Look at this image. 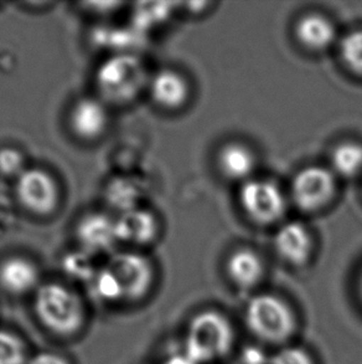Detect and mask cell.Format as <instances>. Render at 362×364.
Wrapping results in <instances>:
<instances>
[{"label":"cell","mask_w":362,"mask_h":364,"mask_svg":"<svg viewBox=\"0 0 362 364\" xmlns=\"http://www.w3.org/2000/svg\"><path fill=\"white\" fill-rule=\"evenodd\" d=\"M122 287L123 301L137 302L152 290L154 267L147 256L137 252H121L113 256L107 266Z\"/></svg>","instance_id":"obj_5"},{"label":"cell","mask_w":362,"mask_h":364,"mask_svg":"<svg viewBox=\"0 0 362 364\" xmlns=\"http://www.w3.org/2000/svg\"><path fill=\"white\" fill-rule=\"evenodd\" d=\"M94 290L102 300L107 302L123 301L122 287L119 285L116 276L113 275L107 267L103 269L94 276Z\"/></svg>","instance_id":"obj_21"},{"label":"cell","mask_w":362,"mask_h":364,"mask_svg":"<svg viewBox=\"0 0 362 364\" xmlns=\"http://www.w3.org/2000/svg\"><path fill=\"white\" fill-rule=\"evenodd\" d=\"M341 58L349 69L362 75V29L351 31L341 41Z\"/></svg>","instance_id":"obj_20"},{"label":"cell","mask_w":362,"mask_h":364,"mask_svg":"<svg viewBox=\"0 0 362 364\" xmlns=\"http://www.w3.org/2000/svg\"><path fill=\"white\" fill-rule=\"evenodd\" d=\"M34 310L46 330L62 337L77 333L84 323V307L79 296L57 282L40 286Z\"/></svg>","instance_id":"obj_2"},{"label":"cell","mask_w":362,"mask_h":364,"mask_svg":"<svg viewBox=\"0 0 362 364\" xmlns=\"http://www.w3.org/2000/svg\"><path fill=\"white\" fill-rule=\"evenodd\" d=\"M157 220L152 213L143 209H132L116 222L118 240L147 244L152 242L157 234Z\"/></svg>","instance_id":"obj_14"},{"label":"cell","mask_w":362,"mask_h":364,"mask_svg":"<svg viewBox=\"0 0 362 364\" xmlns=\"http://www.w3.org/2000/svg\"><path fill=\"white\" fill-rule=\"evenodd\" d=\"M96 79L103 99L114 104H124L139 94L146 81V70L136 56L117 55L99 66Z\"/></svg>","instance_id":"obj_4"},{"label":"cell","mask_w":362,"mask_h":364,"mask_svg":"<svg viewBox=\"0 0 362 364\" xmlns=\"http://www.w3.org/2000/svg\"><path fill=\"white\" fill-rule=\"evenodd\" d=\"M219 164L226 177L245 181L255 171L256 158L250 148L240 143H231L222 148L219 154Z\"/></svg>","instance_id":"obj_17"},{"label":"cell","mask_w":362,"mask_h":364,"mask_svg":"<svg viewBox=\"0 0 362 364\" xmlns=\"http://www.w3.org/2000/svg\"><path fill=\"white\" fill-rule=\"evenodd\" d=\"M28 364H70V362L62 355L50 353V352H43V353L34 355Z\"/></svg>","instance_id":"obj_26"},{"label":"cell","mask_w":362,"mask_h":364,"mask_svg":"<svg viewBox=\"0 0 362 364\" xmlns=\"http://www.w3.org/2000/svg\"><path fill=\"white\" fill-rule=\"evenodd\" d=\"M360 294H361V297H362V275H361V280H360Z\"/></svg>","instance_id":"obj_28"},{"label":"cell","mask_w":362,"mask_h":364,"mask_svg":"<svg viewBox=\"0 0 362 364\" xmlns=\"http://www.w3.org/2000/svg\"><path fill=\"white\" fill-rule=\"evenodd\" d=\"M153 99L165 109H177L181 105L185 104L189 86L186 80L172 70L159 71L150 86Z\"/></svg>","instance_id":"obj_15"},{"label":"cell","mask_w":362,"mask_h":364,"mask_svg":"<svg viewBox=\"0 0 362 364\" xmlns=\"http://www.w3.org/2000/svg\"><path fill=\"white\" fill-rule=\"evenodd\" d=\"M270 357L258 346H247L240 353V364H270Z\"/></svg>","instance_id":"obj_25"},{"label":"cell","mask_w":362,"mask_h":364,"mask_svg":"<svg viewBox=\"0 0 362 364\" xmlns=\"http://www.w3.org/2000/svg\"><path fill=\"white\" fill-rule=\"evenodd\" d=\"M65 269L69 271L71 275L81 277V279L93 276L92 267L84 255H72L71 257H66Z\"/></svg>","instance_id":"obj_24"},{"label":"cell","mask_w":362,"mask_h":364,"mask_svg":"<svg viewBox=\"0 0 362 364\" xmlns=\"http://www.w3.org/2000/svg\"><path fill=\"white\" fill-rule=\"evenodd\" d=\"M335 194V179L323 167L304 168L294 178L292 196L302 210L314 212L325 207Z\"/></svg>","instance_id":"obj_8"},{"label":"cell","mask_w":362,"mask_h":364,"mask_svg":"<svg viewBox=\"0 0 362 364\" xmlns=\"http://www.w3.org/2000/svg\"><path fill=\"white\" fill-rule=\"evenodd\" d=\"M241 204L255 222L272 224L283 217L287 202L280 188L270 181H247L240 193Z\"/></svg>","instance_id":"obj_6"},{"label":"cell","mask_w":362,"mask_h":364,"mask_svg":"<svg viewBox=\"0 0 362 364\" xmlns=\"http://www.w3.org/2000/svg\"><path fill=\"white\" fill-rule=\"evenodd\" d=\"M165 364H196L195 362H192V360L187 357L186 355H175V357H172L170 360H168Z\"/></svg>","instance_id":"obj_27"},{"label":"cell","mask_w":362,"mask_h":364,"mask_svg":"<svg viewBox=\"0 0 362 364\" xmlns=\"http://www.w3.org/2000/svg\"><path fill=\"white\" fill-rule=\"evenodd\" d=\"M235 340L229 317L216 310L201 311L186 327L184 355L196 364L215 363L230 355Z\"/></svg>","instance_id":"obj_1"},{"label":"cell","mask_w":362,"mask_h":364,"mask_svg":"<svg viewBox=\"0 0 362 364\" xmlns=\"http://www.w3.org/2000/svg\"><path fill=\"white\" fill-rule=\"evenodd\" d=\"M335 172L343 177H355L362 171V146L346 142L335 148L331 157Z\"/></svg>","instance_id":"obj_18"},{"label":"cell","mask_w":362,"mask_h":364,"mask_svg":"<svg viewBox=\"0 0 362 364\" xmlns=\"http://www.w3.org/2000/svg\"><path fill=\"white\" fill-rule=\"evenodd\" d=\"M274 246L284 261L290 265L303 266L312 255L313 239L302 223H287L275 234Z\"/></svg>","instance_id":"obj_9"},{"label":"cell","mask_w":362,"mask_h":364,"mask_svg":"<svg viewBox=\"0 0 362 364\" xmlns=\"http://www.w3.org/2000/svg\"><path fill=\"white\" fill-rule=\"evenodd\" d=\"M108 124V112L98 100L81 99L70 114V126L77 137L92 141L101 137Z\"/></svg>","instance_id":"obj_10"},{"label":"cell","mask_w":362,"mask_h":364,"mask_svg":"<svg viewBox=\"0 0 362 364\" xmlns=\"http://www.w3.org/2000/svg\"><path fill=\"white\" fill-rule=\"evenodd\" d=\"M227 274L231 281L242 290H250L260 284L265 275V264L260 255L250 249H241L227 261Z\"/></svg>","instance_id":"obj_12"},{"label":"cell","mask_w":362,"mask_h":364,"mask_svg":"<svg viewBox=\"0 0 362 364\" xmlns=\"http://www.w3.org/2000/svg\"><path fill=\"white\" fill-rule=\"evenodd\" d=\"M77 237L87 250H108L118 240L116 222L104 214H91L79 222Z\"/></svg>","instance_id":"obj_13"},{"label":"cell","mask_w":362,"mask_h":364,"mask_svg":"<svg viewBox=\"0 0 362 364\" xmlns=\"http://www.w3.org/2000/svg\"><path fill=\"white\" fill-rule=\"evenodd\" d=\"M39 282L38 267L24 257H9L0 264V286L13 295H23Z\"/></svg>","instance_id":"obj_11"},{"label":"cell","mask_w":362,"mask_h":364,"mask_svg":"<svg viewBox=\"0 0 362 364\" xmlns=\"http://www.w3.org/2000/svg\"><path fill=\"white\" fill-rule=\"evenodd\" d=\"M295 34L305 48L320 51L333 44L336 31L330 20L322 15L309 14L299 20Z\"/></svg>","instance_id":"obj_16"},{"label":"cell","mask_w":362,"mask_h":364,"mask_svg":"<svg viewBox=\"0 0 362 364\" xmlns=\"http://www.w3.org/2000/svg\"><path fill=\"white\" fill-rule=\"evenodd\" d=\"M270 364H315L308 350L297 346H285L270 357Z\"/></svg>","instance_id":"obj_22"},{"label":"cell","mask_w":362,"mask_h":364,"mask_svg":"<svg viewBox=\"0 0 362 364\" xmlns=\"http://www.w3.org/2000/svg\"><path fill=\"white\" fill-rule=\"evenodd\" d=\"M245 322L256 338L268 345H284L297 331V317L292 307L272 294L253 296L247 302Z\"/></svg>","instance_id":"obj_3"},{"label":"cell","mask_w":362,"mask_h":364,"mask_svg":"<svg viewBox=\"0 0 362 364\" xmlns=\"http://www.w3.org/2000/svg\"><path fill=\"white\" fill-rule=\"evenodd\" d=\"M26 346L19 336L0 330V364H26Z\"/></svg>","instance_id":"obj_19"},{"label":"cell","mask_w":362,"mask_h":364,"mask_svg":"<svg viewBox=\"0 0 362 364\" xmlns=\"http://www.w3.org/2000/svg\"><path fill=\"white\" fill-rule=\"evenodd\" d=\"M24 157L14 148L0 149V173L6 177L19 178L24 172Z\"/></svg>","instance_id":"obj_23"},{"label":"cell","mask_w":362,"mask_h":364,"mask_svg":"<svg viewBox=\"0 0 362 364\" xmlns=\"http://www.w3.org/2000/svg\"><path fill=\"white\" fill-rule=\"evenodd\" d=\"M16 197L36 215H49L59 204V187L49 173L40 168L26 169L16 181Z\"/></svg>","instance_id":"obj_7"}]
</instances>
